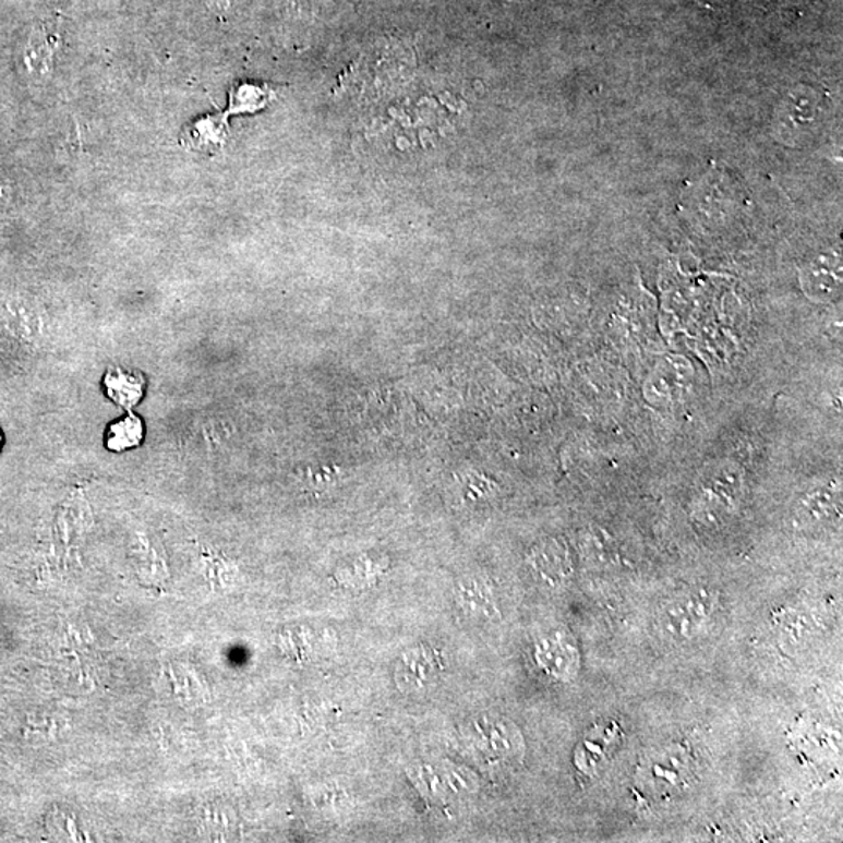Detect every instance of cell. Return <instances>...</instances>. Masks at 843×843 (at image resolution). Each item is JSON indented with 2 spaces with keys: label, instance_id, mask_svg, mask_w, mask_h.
Here are the masks:
<instances>
[{
  "label": "cell",
  "instance_id": "obj_8",
  "mask_svg": "<svg viewBox=\"0 0 843 843\" xmlns=\"http://www.w3.org/2000/svg\"><path fill=\"white\" fill-rule=\"evenodd\" d=\"M212 3L219 10L227 9L228 7V0H212Z\"/></svg>",
  "mask_w": 843,
  "mask_h": 843
},
{
  "label": "cell",
  "instance_id": "obj_4",
  "mask_svg": "<svg viewBox=\"0 0 843 843\" xmlns=\"http://www.w3.org/2000/svg\"><path fill=\"white\" fill-rule=\"evenodd\" d=\"M841 506V487L835 484L816 487L799 498L795 506V522L799 527H816L828 522Z\"/></svg>",
  "mask_w": 843,
  "mask_h": 843
},
{
  "label": "cell",
  "instance_id": "obj_1",
  "mask_svg": "<svg viewBox=\"0 0 843 843\" xmlns=\"http://www.w3.org/2000/svg\"><path fill=\"white\" fill-rule=\"evenodd\" d=\"M718 613L719 597L712 589H687L661 602L654 627L664 642L686 646L707 635Z\"/></svg>",
  "mask_w": 843,
  "mask_h": 843
},
{
  "label": "cell",
  "instance_id": "obj_2",
  "mask_svg": "<svg viewBox=\"0 0 843 843\" xmlns=\"http://www.w3.org/2000/svg\"><path fill=\"white\" fill-rule=\"evenodd\" d=\"M742 495V473L736 466L720 465L704 473L697 498L701 522H718L737 508Z\"/></svg>",
  "mask_w": 843,
  "mask_h": 843
},
{
  "label": "cell",
  "instance_id": "obj_5",
  "mask_svg": "<svg viewBox=\"0 0 843 843\" xmlns=\"http://www.w3.org/2000/svg\"><path fill=\"white\" fill-rule=\"evenodd\" d=\"M541 660L544 661L549 672L555 673L559 678L574 675L578 667V653L575 647L564 640H549L541 651Z\"/></svg>",
  "mask_w": 843,
  "mask_h": 843
},
{
  "label": "cell",
  "instance_id": "obj_3",
  "mask_svg": "<svg viewBox=\"0 0 843 843\" xmlns=\"http://www.w3.org/2000/svg\"><path fill=\"white\" fill-rule=\"evenodd\" d=\"M694 762L687 748L679 745L654 752L640 770L643 786L657 794L676 792L693 775Z\"/></svg>",
  "mask_w": 843,
  "mask_h": 843
},
{
  "label": "cell",
  "instance_id": "obj_6",
  "mask_svg": "<svg viewBox=\"0 0 843 843\" xmlns=\"http://www.w3.org/2000/svg\"><path fill=\"white\" fill-rule=\"evenodd\" d=\"M53 50L46 35H35L25 50L28 72L36 79H46L52 71Z\"/></svg>",
  "mask_w": 843,
  "mask_h": 843
},
{
  "label": "cell",
  "instance_id": "obj_7",
  "mask_svg": "<svg viewBox=\"0 0 843 843\" xmlns=\"http://www.w3.org/2000/svg\"><path fill=\"white\" fill-rule=\"evenodd\" d=\"M269 92L260 88V86L242 85L233 94V104L231 111L233 113H249V111L260 110L269 103Z\"/></svg>",
  "mask_w": 843,
  "mask_h": 843
}]
</instances>
